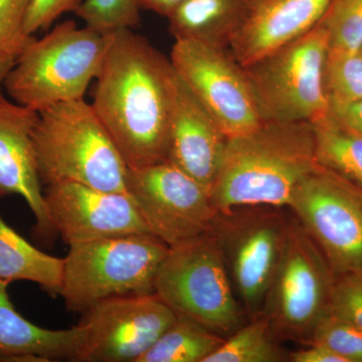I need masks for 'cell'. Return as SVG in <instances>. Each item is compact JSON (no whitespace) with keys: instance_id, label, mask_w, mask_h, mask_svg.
I'll return each instance as SVG.
<instances>
[{"instance_id":"6da1fadb","label":"cell","mask_w":362,"mask_h":362,"mask_svg":"<svg viewBox=\"0 0 362 362\" xmlns=\"http://www.w3.org/2000/svg\"><path fill=\"white\" fill-rule=\"evenodd\" d=\"M175 80L170 59L146 37L112 32L90 104L128 168L166 161Z\"/></svg>"},{"instance_id":"7a4b0ae2","label":"cell","mask_w":362,"mask_h":362,"mask_svg":"<svg viewBox=\"0 0 362 362\" xmlns=\"http://www.w3.org/2000/svg\"><path fill=\"white\" fill-rule=\"evenodd\" d=\"M317 166L311 123L265 121L252 132L228 138L211 199L221 214L242 207H288Z\"/></svg>"},{"instance_id":"3957f363","label":"cell","mask_w":362,"mask_h":362,"mask_svg":"<svg viewBox=\"0 0 362 362\" xmlns=\"http://www.w3.org/2000/svg\"><path fill=\"white\" fill-rule=\"evenodd\" d=\"M33 143L42 185L71 181L105 192H127V164L85 99L39 112Z\"/></svg>"},{"instance_id":"277c9868","label":"cell","mask_w":362,"mask_h":362,"mask_svg":"<svg viewBox=\"0 0 362 362\" xmlns=\"http://www.w3.org/2000/svg\"><path fill=\"white\" fill-rule=\"evenodd\" d=\"M111 35L66 21L42 39L33 37L4 80L7 95L37 113L84 99L103 66Z\"/></svg>"},{"instance_id":"5b68a950","label":"cell","mask_w":362,"mask_h":362,"mask_svg":"<svg viewBox=\"0 0 362 362\" xmlns=\"http://www.w3.org/2000/svg\"><path fill=\"white\" fill-rule=\"evenodd\" d=\"M169 247L152 233L121 235L69 246L59 296L85 313L110 298L154 293Z\"/></svg>"},{"instance_id":"8992f818","label":"cell","mask_w":362,"mask_h":362,"mask_svg":"<svg viewBox=\"0 0 362 362\" xmlns=\"http://www.w3.org/2000/svg\"><path fill=\"white\" fill-rule=\"evenodd\" d=\"M154 293L176 315L226 338L245 324L216 233L169 247Z\"/></svg>"},{"instance_id":"52a82bcc","label":"cell","mask_w":362,"mask_h":362,"mask_svg":"<svg viewBox=\"0 0 362 362\" xmlns=\"http://www.w3.org/2000/svg\"><path fill=\"white\" fill-rule=\"evenodd\" d=\"M329 35L320 23L245 69L266 121L314 124L329 116L324 66Z\"/></svg>"},{"instance_id":"ba28073f","label":"cell","mask_w":362,"mask_h":362,"mask_svg":"<svg viewBox=\"0 0 362 362\" xmlns=\"http://www.w3.org/2000/svg\"><path fill=\"white\" fill-rule=\"evenodd\" d=\"M335 277L322 252L293 216L262 311L278 339H309L327 312Z\"/></svg>"},{"instance_id":"9c48e42d","label":"cell","mask_w":362,"mask_h":362,"mask_svg":"<svg viewBox=\"0 0 362 362\" xmlns=\"http://www.w3.org/2000/svg\"><path fill=\"white\" fill-rule=\"evenodd\" d=\"M290 218L279 207H242L221 214L216 233L235 292L251 319L262 315L284 247Z\"/></svg>"},{"instance_id":"30bf717a","label":"cell","mask_w":362,"mask_h":362,"mask_svg":"<svg viewBox=\"0 0 362 362\" xmlns=\"http://www.w3.org/2000/svg\"><path fill=\"white\" fill-rule=\"evenodd\" d=\"M126 192L168 247L214 232L220 216L209 192L168 161L128 168Z\"/></svg>"},{"instance_id":"8fae6325","label":"cell","mask_w":362,"mask_h":362,"mask_svg":"<svg viewBox=\"0 0 362 362\" xmlns=\"http://www.w3.org/2000/svg\"><path fill=\"white\" fill-rule=\"evenodd\" d=\"M335 276L362 271V192L317 166L289 204Z\"/></svg>"},{"instance_id":"7c38bea8","label":"cell","mask_w":362,"mask_h":362,"mask_svg":"<svg viewBox=\"0 0 362 362\" xmlns=\"http://www.w3.org/2000/svg\"><path fill=\"white\" fill-rule=\"evenodd\" d=\"M170 62L226 138L247 134L265 122L245 69L228 49L177 40Z\"/></svg>"},{"instance_id":"4fadbf2b","label":"cell","mask_w":362,"mask_h":362,"mask_svg":"<svg viewBox=\"0 0 362 362\" xmlns=\"http://www.w3.org/2000/svg\"><path fill=\"white\" fill-rule=\"evenodd\" d=\"M83 314L80 362H138L177 317L156 293L110 298Z\"/></svg>"},{"instance_id":"5bb4252c","label":"cell","mask_w":362,"mask_h":362,"mask_svg":"<svg viewBox=\"0 0 362 362\" xmlns=\"http://www.w3.org/2000/svg\"><path fill=\"white\" fill-rule=\"evenodd\" d=\"M45 187V206L52 228L69 246L150 233L127 192H105L71 181Z\"/></svg>"},{"instance_id":"9a60e30c","label":"cell","mask_w":362,"mask_h":362,"mask_svg":"<svg viewBox=\"0 0 362 362\" xmlns=\"http://www.w3.org/2000/svg\"><path fill=\"white\" fill-rule=\"evenodd\" d=\"M37 112L7 99L0 92V199L20 195L35 218V233H54L42 187L33 143Z\"/></svg>"},{"instance_id":"2e32d148","label":"cell","mask_w":362,"mask_h":362,"mask_svg":"<svg viewBox=\"0 0 362 362\" xmlns=\"http://www.w3.org/2000/svg\"><path fill=\"white\" fill-rule=\"evenodd\" d=\"M228 138L175 71L168 157L211 194Z\"/></svg>"},{"instance_id":"e0dca14e","label":"cell","mask_w":362,"mask_h":362,"mask_svg":"<svg viewBox=\"0 0 362 362\" xmlns=\"http://www.w3.org/2000/svg\"><path fill=\"white\" fill-rule=\"evenodd\" d=\"M332 0H252L228 52L243 68L315 28Z\"/></svg>"},{"instance_id":"ac0fdd59","label":"cell","mask_w":362,"mask_h":362,"mask_svg":"<svg viewBox=\"0 0 362 362\" xmlns=\"http://www.w3.org/2000/svg\"><path fill=\"white\" fill-rule=\"evenodd\" d=\"M9 284L0 280V361H78L87 337L85 326L52 330L35 325L16 310Z\"/></svg>"},{"instance_id":"d6986e66","label":"cell","mask_w":362,"mask_h":362,"mask_svg":"<svg viewBox=\"0 0 362 362\" xmlns=\"http://www.w3.org/2000/svg\"><path fill=\"white\" fill-rule=\"evenodd\" d=\"M252 0H185L168 16V32L177 40L228 49L246 20Z\"/></svg>"},{"instance_id":"ffe728a7","label":"cell","mask_w":362,"mask_h":362,"mask_svg":"<svg viewBox=\"0 0 362 362\" xmlns=\"http://www.w3.org/2000/svg\"><path fill=\"white\" fill-rule=\"evenodd\" d=\"M64 259L33 246L0 216V280L28 281L59 295Z\"/></svg>"},{"instance_id":"44dd1931","label":"cell","mask_w":362,"mask_h":362,"mask_svg":"<svg viewBox=\"0 0 362 362\" xmlns=\"http://www.w3.org/2000/svg\"><path fill=\"white\" fill-rule=\"evenodd\" d=\"M312 126L319 165L362 192V135L330 114Z\"/></svg>"},{"instance_id":"7402d4cb","label":"cell","mask_w":362,"mask_h":362,"mask_svg":"<svg viewBox=\"0 0 362 362\" xmlns=\"http://www.w3.org/2000/svg\"><path fill=\"white\" fill-rule=\"evenodd\" d=\"M225 339L194 320L177 316L138 362H204Z\"/></svg>"},{"instance_id":"603a6c76","label":"cell","mask_w":362,"mask_h":362,"mask_svg":"<svg viewBox=\"0 0 362 362\" xmlns=\"http://www.w3.org/2000/svg\"><path fill=\"white\" fill-rule=\"evenodd\" d=\"M268 319L259 315L251 319L226 337L204 362H281L289 361V354L277 342Z\"/></svg>"},{"instance_id":"cb8c5ba5","label":"cell","mask_w":362,"mask_h":362,"mask_svg":"<svg viewBox=\"0 0 362 362\" xmlns=\"http://www.w3.org/2000/svg\"><path fill=\"white\" fill-rule=\"evenodd\" d=\"M324 89L329 110L362 100V52L330 49L324 66Z\"/></svg>"},{"instance_id":"d4e9b609","label":"cell","mask_w":362,"mask_h":362,"mask_svg":"<svg viewBox=\"0 0 362 362\" xmlns=\"http://www.w3.org/2000/svg\"><path fill=\"white\" fill-rule=\"evenodd\" d=\"M329 35V49H362V0H332L320 21Z\"/></svg>"},{"instance_id":"484cf974","label":"cell","mask_w":362,"mask_h":362,"mask_svg":"<svg viewBox=\"0 0 362 362\" xmlns=\"http://www.w3.org/2000/svg\"><path fill=\"white\" fill-rule=\"evenodd\" d=\"M140 11L137 0H84L75 13L86 26L112 33L139 25Z\"/></svg>"},{"instance_id":"4316f807","label":"cell","mask_w":362,"mask_h":362,"mask_svg":"<svg viewBox=\"0 0 362 362\" xmlns=\"http://www.w3.org/2000/svg\"><path fill=\"white\" fill-rule=\"evenodd\" d=\"M304 343L323 345L339 354L346 362H362V330L327 312Z\"/></svg>"},{"instance_id":"83f0119b","label":"cell","mask_w":362,"mask_h":362,"mask_svg":"<svg viewBox=\"0 0 362 362\" xmlns=\"http://www.w3.org/2000/svg\"><path fill=\"white\" fill-rule=\"evenodd\" d=\"M327 313L344 319L362 330V271L335 277Z\"/></svg>"},{"instance_id":"f1b7e54d","label":"cell","mask_w":362,"mask_h":362,"mask_svg":"<svg viewBox=\"0 0 362 362\" xmlns=\"http://www.w3.org/2000/svg\"><path fill=\"white\" fill-rule=\"evenodd\" d=\"M84 0H30L25 21V30L33 35L45 30L66 13H76Z\"/></svg>"},{"instance_id":"f546056e","label":"cell","mask_w":362,"mask_h":362,"mask_svg":"<svg viewBox=\"0 0 362 362\" xmlns=\"http://www.w3.org/2000/svg\"><path fill=\"white\" fill-rule=\"evenodd\" d=\"M30 0H0V42L32 37L25 30Z\"/></svg>"},{"instance_id":"4dcf8cb0","label":"cell","mask_w":362,"mask_h":362,"mask_svg":"<svg viewBox=\"0 0 362 362\" xmlns=\"http://www.w3.org/2000/svg\"><path fill=\"white\" fill-rule=\"evenodd\" d=\"M33 37H35L32 35L25 39L0 42V92H1V87H4L6 76L16 65L18 57Z\"/></svg>"},{"instance_id":"1f68e13d","label":"cell","mask_w":362,"mask_h":362,"mask_svg":"<svg viewBox=\"0 0 362 362\" xmlns=\"http://www.w3.org/2000/svg\"><path fill=\"white\" fill-rule=\"evenodd\" d=\"M307 347L289 354V361L292 362H346L339 354L332 350L315 344L305 343Z\"/></svg>"},{"instance_id":"d6a6232c","label":"cell","mask_w":362,"mask_h":362,"mask_svg":"<svg viewBox=\"0 0 362 362\" xmlns=\"http://www.w3.org/2000/svg\"><path fill=\"white\" fill-rule=\"evenodd\" d=\"M330 116L345 127L362 135V100L331 110Z\"/></svg>"},{"instance_id":"836d02e7","label":"cell","mask_w":362,"mask_h":362,"mask_svg":"<svg viewBox=\"0 0 362 362\" xmlns=\"http://www.w3.org/2000/svg\"><path fill=\"white\" fill-rule=\"evenodd\" d=\"M185 0H137L140 9L152 11L168 18Z\"/></svg>"},{"instance_id":"e575fe53","label":"cell","mask_w":362,"mask_h":362,"mask_svg":"<svg viewBox=\"0 0 362 362\" xmlns=\"http://www.w3.org/2000/svg\"><path fill=\"white\" fill-rule=\"evenodd\" d=\"M361 51L362 52V49H361Z\"/></svg>"}]
</instances>
